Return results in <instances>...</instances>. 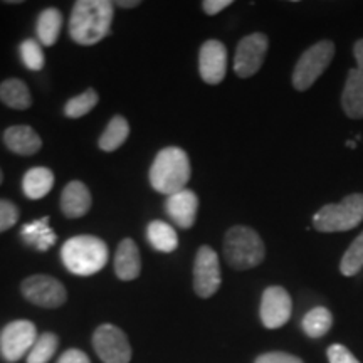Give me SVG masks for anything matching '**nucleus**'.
I'll use <instances>...</instances> for the list:
<instances>
[{
	"label": "nucleus",
	"mask_w": 363,
	"mask_h": 363,
	"mask_svg": "<svg viewBox=\"0 0 363 363\" xmlns=\"http://www.w3.org/2000/svg\"><path fill=\"white\" fill-rule=\"evenodd\" d=\"M110 0H78L71 11L69 35L79 45H94L110 34L113 9Z\"/></svg>",
	"instance_id": "f257e3e1"
},
{
	"label": "nucleus",
	"mask_w": 363,
	"mask_h": 363,
	"mask_svg": "<svg viewBox=\"0 0 363 363\" xmlns=\"http://www.w3.org/2000/svg\"><path fill=\"white\" fill-rule=\"evenodd\" d=\"M192 175L189 155L179 147H167L157 153L150 167V185L163 195H174L187 189Z\"/></svg>",
	"instance_id": "f03ea898"
},
{
	"label": "nucleus",
	"mask_w": 363,
	"mask_h": 363,
	"mask_svg": "<svg viewBox=\"0 0 363 363\" xmlns=\"http://www.w3.org/2000/svg\"><path fill=\"white\" fill-rule=\"evenodd\" d=\"M110 249L96 235H74L61 247V261L66 269L76 276H93L106 266Z\"/></svg>",
	"instance_id": "7ed1b4c3"
},
{
	"label": "nucleus",
	"mask_w": 363,
	"mask_h": 363,
	"mask_svg": "<svg viewBox=\"0 0 363 363\" xmlns=\"http://www.w3.org/2000/svg\"><path fill=\"white\" fill-rule=\"evenodd\" d=\"M224 257L233 269H252L264 261V242H262L261 235L251 227L234 225L225 233Z\"/></svg>",
	"instance_id": "20e7f679"
},
{
	"label": "nucleus",
	"mask_w": 363,
	"mask_h": 363,
	"mask_svg": "<svg viewBox=\"0 0 363 363\" xmlns=\"http://www.w3.org/2000/svg\"><path fill=\"white\" fill-rule=\"evenodd\" d=\"M363 220V194L347 195L342 202L328 203L313 216V227L320 233H345Z\"/></svg>",
	"instance_id": "39448f33"
},
{
	"label": "nucleus",
	"mask_w": 363,
	"mask_h": 363,
	"mask_svg": "<svg viewBox=\"0 0 363 363\" xmlns=\"http://www.w3.org/2000/svg\"><path fill=\"white\" fill-rule=\"evenodd\" d=\"M335 44L331 40H320L308 48L298 59L293 71V86L298 91L310 89L316 79L323 74L335 56Z\"/></svg>",
	"instance_id": "423d86ee"
},
{
	"label": "nucleus",
	"mask_w": 363,
	"mask_h": 363,
	"mask_svg": "<svg viewBox=\"0 0 363 363\" xmlns=\"http://www.w3.org/2000/svg\"><path fill=\"white\" fill-rule=\"evenodd\" d=\"M38 328L29 320H13L0 331V353L9 363L19 362L27 357L38 340Z\"/></svg>",
	"instance_id": "0eeeda50"
},
{
	"label": "nucleus",
	"mask_w": 363,
	"mask_h": 363,
	"mask_svg": "<svg viewBox=\"0 0 363 363\" xmlns=\"http://www.w3.org/2000/svg\"><path fill=\"white\" fill-rule=\"evenodd\" d=\"M21 293L29 303L48 310H56L67 299L65 284L49 274L27 276L21 283Z\"/></svg>",
	"instance_id": "6e6552de"
},
{
	"label": "nucleus",
	"mask_w": 363,
	"mask_h": 363,
	"mask_svg": "<svg viewBox=\"0 0 363 363\" xmlns=\"http://www.w3.org/2000/svg\"><path fill=\"white\" fill-rule=\"evenodd\" d=\"M93 348L103 363H130L133 355L125 331L110 323L94 330Z\"/></svg>",
	"instance_id": "1a4fd4ad"
},
{
	"label": "nucleus",
	"mask_w": 363,
	"mask_h": 363,
	"mask_svg": "<svg viewBox=\"0 0 363 363\" xmlns=\"http://www.w3.org/2000/svg\"><path fill=\"white\" fill-rule=\"evenodd\" d=\"M222 283L219 254L211 246H202L194 262V291L201 298H212Z\"/></svg>",
	"instance_id": "9d476101"
},
{
	"label": "nucleus",
	"mask_w": 363,
	"mask_h": 363,
	"mask_svg": "<svg viewBox=\"0 0 363 363\" xmlns=\"http://www.w3.org/2000/svg\"><path fill=\"white\" fill-rule=\"evenodd\" d=\"M269 48L266 34L254 33L239 40L234 56V71L239 78H251L261 69Z\"/></svg>",
	"instance_id": "9b49d317"
},
{
	"label": "nucleus",
	"mask_w": 363,
	"mask_h": 363,
	"mask_svg": "<svg viewBox=\"0 0 363 363\" xmlns=\"http://www.w3.org/2000/svg\"><path fill=\"white\" fill-rule=\"evenodd\" d=\"M293 301L283 286H269L261 298L259 316L267 330H278L291 318Z\"/></svg>",
	"instance_id": "f8f14e48"
},
{
	"label": "nucleus",
	"mask_w": 363,
	"mask_h": 363,
	"mask_svg": "<svg viewBox=\"0 0 363 363\" xmlns=\"http://www.w3.org/2000/svg\"><path fill=\"white\" fill-rule=\"evenodd\" d=\"M199 72L207 84H219L227 72V49L217 39L206 40L199 52Z\"/></svg>",
	"instance_id": "ddd939ff"
},
{
	"label": "nucleus",
	"mask_w": 363,
	"mask_h": 363,
	"mask_svg": "<svg viewBox=\"0 0 363 363\" xmlns=\"http://www.w3.org/2000/svg\"><path fill=\"white\" fill-rule=\"evenodd\" d=\"M165 212L182 229H190L197 220L199 197L189 189L180 190L167 199Z\"/></svg>",
	"instance_id": "4468645a"
},
{
	"label": "nucleus",
	"mask_w": 363,
	"mask_h": 363,
	"mask_svg": "<svg viewBox=\"0 0 363 363\" xmlns=\"http://www.w3.org/2000/svg\"><path fill=\"white\" fill-rule=\"evenodd\" d=\"M4 145L9 152L19 157L35 155L43 148V138L29 125H13L4 131Z\"/></svg>",
	"instance_id": "2eb2a0df"
},
{
	"label": "nucleus",
	"mask_w": 363,
	"mask_h": 363,
	"mask_svg": "<svg viewBox=\"0 0 363 363\" xmlns=\"http://www.w3.org/2000/svg\"><path fill=\"white\" fill-rule=\"evenodd\" d=\"M61 211L67 219H79L91 211L93 197L81 180H71L61 192Z\"/></svg>",
	"instance_id": "dca6fc26"
},
{
	"label": "nucleus",
	"mask_w": 363,
	"mask_h": 363,
	"mask_svg": "<svg viewBox=\"0 0 363 363\" xmlns=\"http://www.w3.org/2000/svg\"><path fill=\"white\" fill-rule=\"evenodd\" d=\"M115 272L121 281H133L142 272V257L133 239H123L115 254Z\"/></svg>",
	"instance_id": "f3484780"
},
{
	"label": "nucleus",
	"mask_w": 363,
	"mask_h": 363,
	"mask_svg": "<svg viewBox=\"0 0 363 363\" xmlns=\"http://www.w3.org/2000/svg\"><path fill=\"white\" fill-rule=\"evenodd\" d=\"M21 239L26 246L35 249L39 252L49 251L57 240V234L49 225V217L27 222L21 229Z\"/></svg>",
	"instance_id": "a211bd4d"
},
{
	"label": "nucleus",
	"mask_w": 363,
	"mask_h": 363,
	"mask_svg": "<svg viewBox=\"0 0 363 363\" xmlns=\"http://www.w3.org/2000/svg\"><path fill=\"white\" fill-rule=\"evenodd\" d=\"M342 106L345 115L352 120L363 118V71L357 67L348 71L342 94Z\"/></svg>",
	"instance_id": "6ab92c4d"
},
{
	"label": "nucleus",
	"mask_w": 363,
	"mask_h": 363,
	"mask_svg": "<svg viewBox=\"0 0 363 363\" xmlns=\"http://www.w3.org/2000/svg\"><path fill=\"white\" fill-rule=\"evenodd\" d=\"M54 187V174L48 167H33L22 179V192L30 201H39Z\"/></svg>",
	"instance_id": "aec40b11"
},
{
	"label": "nucleus",
	"mask_w": 363,
	"mask_h": 363,
	"mask_svg": "<svg viewBox=\"0 0 363 363\" xmlns=\"http://www.w3.org/2000/svg\"><path fill=\"white\" fill-rule=\"evenodd\" d=\"M0 101L12 110L24 111L33 106V94L24 81L19 78H9L0 83Z\"/></svg>",
	"instance_id": "412c9836"
},
{
	"label": "nucleus",
	"mask_w": 363,
	"mask_h": 363,
	"mask_svg": "<svg viewBox=\"0 0 363 363\" xmlns=\"http://www.w3.org/2000/svg\"><path fill=\"white\" fill-rule=\"evenodd\" d=\"M62 29V13L56 7H48L39 13L38 22H35V34H38L39 43L51 48L57 43L59 34Z\"/></svg>",
	"instance_id": "4be33fe9"
},
{
	"label": "nucleus",
	"mask_w": 363,
	"mask_h": 363,
	"mask_svg": "<svg viewBox=\"0 0 363 363\" xmlns=\"http://www.w3.org/2000/svg\"><path fill=\"white\" fill-rule=\"evenodd\" d=\"M147 238L158 252H174L179 247V235L169 222L152 220L147 227Z\"/></svg>",
	"instance_id": "5701e85b"
},
{
	"label": "nucleus",
	"mask_w": 363,
	"mask_h": 363,
	"mask_svg": "<svg viewBox=\"0 0 363 363\" xmlns=\"http://www.w3.org/2000/svg\"><path fill=\"white\" fill-rule=\"evenodd\" d=\"M130 136V123L126 121L125 116L116 115L113 116L108 123L106 130L103 131L101 136L98 140V147L103 150V152L111 153L116 152L118 148L123 145Z\"/></svg>",
	"instance_id": "b1692460"
},
{
	"label": "nucleus",
	"mask_w": 363,
	"mask_h": 363,
	"mask_svg": "<svg viewBox=\"0 0 363 363\" xmlns=\"http://www.w3.org/2000/svg\"><path fill=\"white\" fill-rule=\"evenodd\" d=\"M331 325H333V315L328 308L325 306H316L310 310L303 318L301 326L303 331L310 338H321L328 333Z\"/></svg>",
	"instance_id": "393cba45"
},
{
	"label": "nucleus",
	"mask_w": 363,
	"mask_h": 363,
	"mask_svg": "<svg viewBox=\"0 0 363 363\" xmlns=\"http://www.w3.org/2000/svg\"><path fill=\"white\" fill-rule=\"evenodd\" d=\"M59 347V338L52 331H45L40 333L38 340H35L34 347L27 353L26 360L27 363H49L51 358L56 355Z\"/></svg>",
	"instance_id": "a878e982"
},
{
	"label": "nucleus",
	"mask_w": 363,
	"mask_h": 363,
	"mask_svg": "<svg viewBox=\"0 0 363 363\" xmlns=\"http://www.w3.org/2000/svg\"><path fill=\"white\" fill-rule=\"evenodd\" d=\"M99 101V94L96 89L88 88L83 93L78 94V96L71 98L69 101L65 104V115L71 120H78V118H83L94 110Z\"/></svg>",
	"instance_id": "bb28decb"
},
{
	"label": "nucleus",
	"mask_w": 363,
	"mask_h": 363,
	"mask_svg": "<svg viewBox=\"0 0 363 363\" xmlns=\"http://www.w3.org/2000/svg\"><path fill=\"white\" fill-rule=\"evenodd\" d=\"M363 269V230L350 244L340 261V272L347 278L358 274Z\"/></svg>",
	"instance_id": "cd10ccee"
},
{
	"label": "nucleus",
	"mask_w": 363,
	"mask_h": 363,
	"mask_svg": "<svg viewBox=\"0 0 363 363\" xmlns=\"http://www.w3.org/2000/svg\"><path fill=\"white\" fill-rule=\"evenodd\" d=\"M21 61L29 71H43L45 65L44 51L40 48V43L35 39H24L19 45Z\"/></svg>",
	"instance_id": "c85d7f7f"
},
{
	"label": "nucleus",
	"mask_w": 363,
	"mask_h": 363,
	"mask_svg": "<svg viewBox=\"0 0 363 363\" xmlns=\"http://www.w3.org/2000/svg\"><path fill=\"white\" fill-rule=\"evenodd\" d=\"M19 207L16 203L6 201V199H0V234L12 229L19 222Z\"/></svg>",
	"instance_id": "c756f323"
},
{
	"label": "nucleus",
	"mask_w": 363,
	"mask_h": 363,
	"mask_svg": "<svg viewBox=\"0 0 363 363\" xmlns=\"http://www.w3.org/2000/svg\"><path fill=\"white\" fill-rule=\"evenodd\" d=\"M326 357H328L330 363H360L347 347L340 343L331 345L328 350H326Z\"/></svg>",
	"instance_id": "7c9ffc66"
},
{
	"label": "nucleus",
	"mask_w": 363,
	"mask_h": 363,
	"mask_svg": "<svg viewBox=\"0 0 363 363\" xmlns=\"http://www.w3.org/2000/svg\"><path fill=\"white\" fill-rule=\"evenodd\" d=\"M254 363H303V360L286 352H267L257 357Z\"/></svg>",
	"instance_id": "2f4dec72"
},
{
	"label": "nucleus",
	"mask_w": 363,
	"mask_h": 363,
	"mask_svg": "<svg viewBox=\"0 0 363 363\" xmlns=\"http://www.w3.org/2000/svg\"><path fill=\"white\" fill-rule=\"evenodd\" d=\"M57 363H91V360L83 350L69 348V350H66L61 357H59Z\"/></svg>",
	"instance_id": "473e14b6"
},
{
	"label": "nucleus",
	"mask_w": 363,
	"mask_h": 363,
	"mask_svg": "<svg viewBox=\"0 0 363 363\" xmlns=\"http://www.w3.org/2000/svg\"><path fill=\"white\" fill-rule=\"evenodd\" d=\"M229 6H233V0H206L202 2V9L207 16H216Z\"/></svg>",
	"instance_id": "72a5a7b5"
},
{
	"label": "nucleus",
	"mask_w": 363,
	"mask_h": 363,
	"mask_svg": "<svg viewBox=\"0 0 363 363\" xmlns=\"http://www.w3.org/2000/svg\"><path fill=\"white\" fill-rule=\"evenodd\" d=\"M353 56H355L357 61V69L363 71V39L357 40L355 45H353Z\"/></svg>",
	"instance_id": "f704fd0d"
},
{
	"label": "nucleus",
	"mask_w": 363,
	"mask_h": 363,
	"mask_svg": "<svg viewBox=\"0 0 363 363\" xmlns=\"http://www.w3.org/2000/svg\"><path fill=\"white\" fill-rule=\"evenodd\" d=\"M140 0H116V7L121 9H135L140 6Z\"/></svg>",
	"instance_id": "c9c22d12"
},
{
	"label": "nucleus",
	"mask_w": 363,
	"mask_h": 363,
	"mask_svg": "<svg viewBox=\"0 0 363 363\" xmlns=\"http://www.w3.org/2000/svg\"><path fill=\"white\" fill-rule=\"evenodd\" d=\"M347 147H350V148H355L357 145H355V142H353V140H348V142H347Z\"/></svg>",
	"instance_id": "e433bc0d"
},
{
	"label": "nucleus",
	"mask_w": 363,
	"mask_h": 363,
	"mask_svg": "<svg viewBox=\"0 0 363 363\" xmlns=\"http://www.w3.org/2000/svg\"><path fill=\"white\" fill-rule=\"evenodd\" d=\"M6 4H22L21 0H6Z\"/></svg>",
	"instance_id": "4c0bfd02"
},
{
	"label": "nucleus",
	"mask_w": 363,
	"mask_h": 363,
	"mask_svg": "<svg viewBox=\"0 0 363 363\" xmlns=\"http://www.w3.org/2000/svg\"><path fill=\"white\" fill-rule=\"evenodd\" d=\"M2 182H4V172L0 169V185H2Z\"/></svg>",
	"instance_id": "58836bf2"
}]
</instances>
